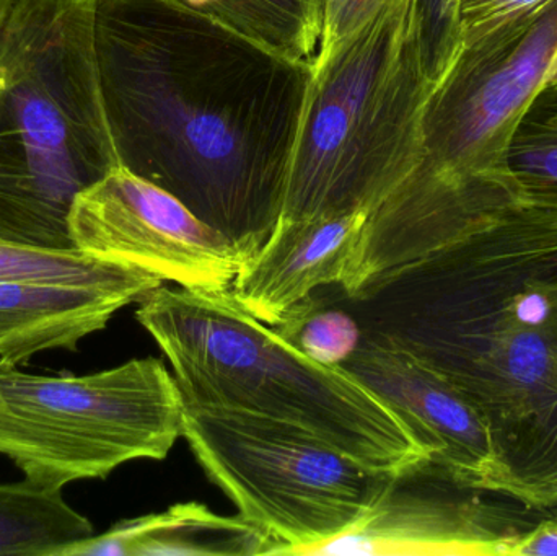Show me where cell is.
<instances>
[{
  "label": "cell",
  "mask_w": 557,
  "mask_h": 556,
  "mask_svg": "<svg viewBox=\"0 0 557 556\" xmlns=\"http://www.w3.org/2000/svg\"><path fill=\"white\" fill-rule=\"evenodd\" d=\"M281 218L369 212L412 169L431 82L416 0H385L313 59Z\"/></svg>",
  "instance_id": "5b68a950"
},
{
  "label": "cell",
  "mask_w": 557,
  "mask_h": 556,
  "mask_svg": "<svg viewBox=\"0 0 557 556\" xmlns=\"http://www.w3.org/2000/svg\"><path fill=\"white\" fill-rule=\"evenodd\" d=\"M137 322L172 365L185 405L244 411L398 473L429 459L403 418L343 366L323 365L244 309L232 291L159 286Z\"/></svg>",
  "instance_id": "3957f363"
},
{
  "label": "cell",
  "mask_w": 557,
  "mask_h": 556,
  "mask_svg": "<svg viewBox=\"0 0 557 556\" xmlns=\"http://www.w3.org/2000/svg\"><path fill=\"white\" fill-rule=\"evenodd\" d=\"M274 329L323 365L341 366L359 345L362 330L343 307L310 299L292 310Z\"/></svg>",
  "instance_id": "2e32d148"
},
{
  "label": "cell",
  "mask_w": 557,
  "mask_h": 556,
  "mask_svg": "<svg viewBox=\"0 0 557 556\" xmlns=\"http://www.w3.org/2000/svg\"><path fill=\"white\" fill-rule=\"evenodd\" d=\"M556 58L557 0L461 42L425 100L414 165L367 212L344 294L520 201L507 153Z\"/></svg>",
  "instance_id": "7a4b0ae2"
},
{
  "label": "cell",
  "mask_w": 557,
  "mask_h": 556,
  "mask_svg": "<svg viewBox=\"0 0 557 556\" xmlns=\"http://www.w3.org/2000/svg\"><path fill=\"white\" fill-rule=\"evenodd\" d=\"M7 3H9V0H0V22H2L3 13H5Z\"/></svg>",
  "instance_id": "603a6c76"
},
{
  "label": "cell",
  "mask_w": 557,
  "mask_h": 556,
  "mask_svg": "<svg viewBox=\"0 0 557 556\" xmlns=\"http://www.w3.org/2000/svg\"><path fill=\"white\" fill-rule=\"evenodd\" d=\"M367 212L278 219L260 250L245 261L232 294L251 316L276 326L314 291L343 286L356 257Z\"/></svg>",
  "instance_id": "9c48e42d"
},
{
  "label": "cell",
  "mask_w": 557,
  "mask_h": 556,
  "mask_svg": "<svg viewBox=\"0 0 557 556\" xmlns=\"http://www.w3.org/2000/svg\"><path fill=\"white\" fill-rule=\"evenodd\" d=\"M549 0H460L461 42L535 12Z\"/></svg>",
  "instance_id": "ac0fdd59"
},
{
  "label": "cell",
  "mask_w": 557,
  "mask_h": 556,
  "mask_svg": "<svg viewBox=\"0 0 557 556\" xmlns=\"http://www.w3.org/2000/svg\"><path fill=\"white\" fill-rule=\"evenodd\" d=\"M95 52L120 166L253 257L281 218L313 61L176 0H97Z\"/></svg>",
  "instance_id": "6da1fadb"
},
{
  "label": "cell",
  "mask_w": 557,
  "mask_h": 556,
  "mask_svg": "<svg viewBox=\"0 0 557 556\" xmlns=\"http://www.w3.org/2000/svg\"><path fill=\"white\" fill-rule=\"evenodd\" d=\"M507 166L520 199L557 206V78L540 88L523 114Z\"/></svg>",
  "instance_id": "9a60e30c"
},
{
  "label": "cell",
  "mask_w": 557,
  "mask_h": 556,
  "mask_svg": "<svg viewBox=\"0 0 557 556\" xmlns=\"http://www.w3.org/2000/svg\"><path fill=\"white\" fill-rule=\"evenodd\" d=\"M385 0H321L320 52L359 28Z\"/></svg>",
  "instance_id": "d6986e66"
},
{
  "label": "cell",
  "mask_w": 557,
  "mask_h": 556,
  "mask_svg": "<svg viewBox=\"0 0 557 556\" xmlns=\"http://www.w3.org/2000/svg\"><path fill=\"white\" fill-rule=\"evenodd\" d=\"M61 490L23 480L0 483V555L61 556L69 545L94 535Z\"/></svg>",
  "instance_id": "7c38bea8"
},
{
  "label": "cell",
  "mask_w": 557,
  "mask_h": 556,
  "mask_svg": "<svg viewBox=\"0 0 557 556\" xmlns=\"http://www.w3.org/2000/svg\"><path fill=\"white\" fill-rule=\"evenodd\" d=\"M548 313V300L540 294H530V296L523 297L517 306V317H519L520 322L527 323V325H540V323L545 322Z\"/></svg>",
  "instance_id": "44dd1931"
},
{
  "label": "cell",
  "mask_w": 557,
  "mask_h": 556,
  "mask_svg": "<svg viewBox=\"0 0 557 556\" xmlns=\"http://www.w3.org/2000/svg\"><path fill=\"white\" fill-rule=\"evenodd\" d=\"M75 250L191 291H228L245 257L165 189L117 166L75 199Z\"/></svg>",
  "instance_id": "ba28073f"
},
{
  "label": "cell",
  "mask_w": 557,
  "mask_h": 556,
  "mask_svg": "<svg viewBox=\"0 0 557 556\" xmlns=\"http://www.w3.org/2000/svg\"><path fill=\"white\" fill-rule=\"evenodd\" d=\"M97 0H9L0 22V240L75 250L81 193L120 166L98 77Z\"/></svg>",
  "instance_id": "277c9868"
},
{
  "label": "cell",
  "mask_w": 557,
  "mask_h": 556,
  "mask_svg": "<svg viewBox=\"0 0 557 556\" xmlns=\"http://www.w3.org/2000/svg\"><path fill=\"white\" fill-rule=\"evenodd\" d=\"M416 33L425 77L434 87L461 46L460 0H416Z\"/></svg>",
  "instance_id": "e0dca14e"
},
{
  "label": "cell",
  "mask_w": 557,
  "mask_h": 556,
  "mask_svg": "<svg viewBox=\"0 0 557 556\" xmlns=\"http://www.w3.org/2000/svg\"><path fill=\"white\" fill-rule=\"evenodd\" d=\"M183 413L175 375L156 358L59 378L0 366V456L42 489L165 459L183 437Z\"/></svg>",
  "instance_id": "8992f818"
},
{
  "label": "cell",
  "mask_w": 557,
  "mask_h": 556,
  "mask_svg": "<svg viewBox=\"0 0 557 556\" xmlns=\"http://www.w3.org/2000/svg\"><path fill=\"white\" fill-rule=\"evenodd\" d=\"M0 280L52 281L131 291L146 297L163 281L140 268L78 250L52 251L0 240Z\"/></svg>",
  "instance_id": "5bb4252c"
},
{
  "label": "cell",
  "mask_w": 557,
  "mask_h": 556,
  "mask_svg": "<svg viewBox=\"0 0 557 556\" xmlns=\"http://www.w3.org/2000/svg\"><path fill=\"white\" fill-rule=\"evenodd\" d=\"M553 78H557V58H556L555 69H553L552 78H549V81H553Z\"/></svg>",
  "instance_id": "cb8c5ba5"
},
{
  "label": "cell",
  "mask_w": 557,
  "mask_h": 556,
  "mask_svg": "<svg viewBox=\"0 0 557 556\" xmlns=\"http://www.w3.org/2000/svg\"><path fill=\"white\" fill-rule=\"evenodd\" d=\"M523 552L533 555H557V532L543 535L532 547L525 548Z\"/></svg>",
  "instance_id": "7402d4cb"
},
{
  "label": "cell",
  "mask_w": 557,
  "mask_h": 556,
  "mask_svg": "<svg viewBox=\"0 0 557 556\" xmlns=\"http://www.w3.org/2000/svg\"><path fill=\"white\" fill-rule=\"evenodd\" d=\"M277 542L253 522L221 516L201 503L124 519L101 535L69 545L61 556L276 555Z\"/></svg>",
  "instance_id": "8fae6325"
},
{
  "label": "cell",
  "mask_w": 557,
  "mask_h": 556,
  "mask_svg": "<svg viewBox=\"0 0 557 556\" xmlns=\"http://www.w3.org/2000/svg\"><path fill=\"white\" fill-rule=\"evenodd\" d=\"M507 369L517 382L536 384L549 369L548 346L535 333H520L507 351Z\"/></svg>",
  "instance_id": "ffe728a7"
},
{
  "label": "cell",
  "mask_w": 557,
  "mask_h": 556,
  "mask_svg": "<svg viewBox=\"0 0 557 556\" xmlns=\"http://www.w3.org/2000/svg\"><path fill=\"white\" fill-rule=\"evenodd\" d=\"M143 297L131 291L35 280H0V366L38 353L75 349L114 313Z\"/></svg>",
  "instance_id": "30bf717a"
},
{
  "label": "cell",
  "mask_w": 557,
  "mask_h": 556,
  "mask_svg": "<svg viewBox=\"0 0 557 556\" xmlns=\"http://www.w3.org/2000/svg\"><path fill=\"white\" fill-rule=\"evenodd\" d=\"M292 59L311 61L321 36V0H176Z\"/></svg>",
  "instance_id": "4fadbf2b"
},
{
  "label": "cell",
  "mask_w": 557,
  "mask_h": 556,
  "mask_svg": "<svg viewBox=\"0 0 557 556\" xmlns=\"http://www.w3.org/2000/svg\"><path fill=\"white\" fill-rule=\"evenodd\" d=\"M183 437L238 515L277 542L276 555L304 556L344 534L392 475L308 431L244 411L185 405Z\"/></svg>",
  "instance_id": "52a82bcc"
}]
</instances>
